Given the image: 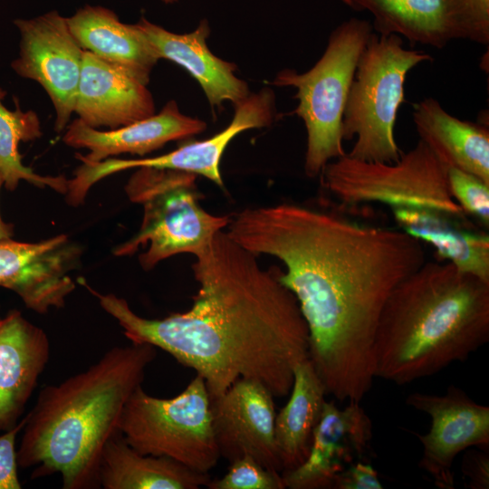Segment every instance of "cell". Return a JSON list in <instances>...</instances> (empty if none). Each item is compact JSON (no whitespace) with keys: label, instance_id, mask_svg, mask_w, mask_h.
<instances>
[{"label":"cell","instance_id":"obj_28","mask_svg":"<svg viewBox=\"0 0 489 489\" xmlns=\"http://www.w3.org/2000/svg\"><path fill=\"white\" fill-rule=\"evenodd\" d=\"M449 191L465 214L489 225V184L478 177L455 168H448Z\"/></svg>","mask_w":489,"mask_h":489},{"label":"cell","instance_id":"obj_21","mask_svg":"<svg viewBox=\"0 0 489 489\" xmlns=\"http://www.w3.org/2000/svg\"><path fill=\"white\" fill-rule=\"evenodd\" d=\"M66 21L83 51L149 83L158 59L136 24H124L112 10L90 5L78 9Z\"/></svg>","mask_w":489,"mask_h":489},{"label":"cell","instance_id":"obj_5","mask_svg":"<svg viewBox=\"0 0 489 489\" xmlns=\"http://www.w3.org/2000/svg\"><path fill=\"white\" fill-rule=\"evenodd\" d=\"M138 168L125 190L132 202L142 205V222L136 235L115 247V255H131L147 247L139 254V262L149 271L173 255H195L217 232L227 227L231 216L213 215L201 206L197 175Z\"/></svg>","mask_w":489,"mask_h":489},{"label":"cell","instance_id":"obj_23","mask_svg":"<svg viewBox=\"0 0 489 489\" xmlns=\"http://www.w3.org/2000/svg\"><path fill=\"white\" fill-rule=\"evenodd\" d=\"M210 480L208 474L171 458L140 454L120 431L107 441L100 461L99 484L104 489H197Z\"/></svg>","mask_w":489,"mask_h":489},{"label":"cell","instance_id":"obj_22","mask_svg":"<svg viewBox=\"0 0 489 489\" xmlns=\"http://www.w3.org/2000/svg\"><path fill=\"white\" fill-rule=\"evenodd\" d=\"M412 117L419 139L444 164L489 184L488 125L460 120L434 98L415 103Z\"/></svg>","mask_w":489,"mask_h":489},{"label":"cell","instance_id":"obj_3","mask_svg":"<svg viewBox=\"0 0 489 489\" xmlns=\"http://www.w3.org/2000/svg\"><path fill=\"white\" fill-rule=\"evenodd\" d=\"M156 356L150 344L116 346L86 369L43 387L25 416L18 466L34 467L32 478L59 474L63 489L100 488L103 447Z\"/></svg>","mask_w":489,"mask_h":489},{"label":"cell","instance_id":"obj_6","mask_svg":"<svg viewBox=\"0 0 489 489\" xmlns=\"http://www.w3.org/2000/svg\"><path fill=\"white\" fill-rule=\"evenodd\" d=\"M373 32L369 21L352 17L332 31L322 56L309 71L285 69L273 81V85L297 90L299 104L293 113L307 131L304 171L309 177L321 175L330 161L346 154L343 113L359 59Z\"/></svg>","mask_w":489,"mask_h":489},{"label":"cell","instance_id":"obj_2","mask_svg":"<svg viewBox=\"0 0 489 489\" xmlns=\"http://www.w3.org/2000/svg\"><path fill=\"white\" fill-rule=\"evenodd\" d=\"M195 256L191 307L162 319L141 317L125 299L84 285L132 343L163 350L201 376L210 402L239 379L288 396L295 366L309 357V331L279 268H263L224 230Z\"/></svg>","mask_w":489,"mask_h":489},{"label":"cell","instance_id":"obj_14","mask_svg":"<svg viewBox=\"0 0 489 489\" xmlns=\"http://www.w3.org/2000/svg\"><path fill=\"white\" fill-rule=\"evenodd\" d=\"M273 398L261 383L239 379L211 401L220 457L230 463L249 455L269 469L283 472L275 440Z\"/></svg>","mask_w":489,"mask_h":489},{"label":"cell","instance_id":"obj_12","mask_svg":"<svg viewBox=\"0 0 489 489\" xmlns=\"http://www.w3.org/2000/svg\"><path fill=\"white\" fill-rule=\"evenodd\" d=\"M406 403L431 418L427 433L416 434L423 446L419 467L440 489H454V460L470 447L489 448V407L451 385L444 395L415 392Z\"/></svg>","mask_w":489,"mask_h":489},{"label":"cell","instance_id":"obj_32","mask_svg":"<svg viewBox=\"0 0 489 489\" xmlns=\"http://www.w3.org/2000/svg\"><path fill=\"white\" fill-rule=\"evenodd\" d=\"M4 184L3 178L0 173V188ZM14 235V228L11 224L5 223L0 215V240L11 238Z\"/></svg>","mask_w":489,"mask_h":489},{"label":"cell","instance_id":"obj_11","mask_svg":"<svg viewBox=\"0 0 489 489\" xmlns=\"http://www.w3.org/2000/svg\"><path fill=\"white\" fill-rule=\"evenodd\" d=\"M19 53L11 62L20 77L33 80L48 94L55 110L54 129L62 131L74 110L83 50L56 10L34 18H16Z\"/></svg>","mask_w":489,"mask_h":489},{"label":"cell","instance_id":"obj_30","mask_svg":"<svg viewBox=\"0 0 489 489\" xmlns=\"http://www.w3.org/2000/svg\"><path fill=\"white\" fill-rule=\"evenodd\" d=\"M461 472L465 484L471 489L489 488V454L488 450L470 447L465 450Z\"/></svg>","mask_w":489,"mask_h":489},{"label":"cell","instance_id":"obj_27","mask_svg":"<svg viewBox=\"0 0 489 489\" xmlns=\"http://www.w3.org/2000/svg\"><path fill=\"white\" fill-rule=\"evenodd\" d=\"M210 489H284L282 473L269 469L249 455L230 462L227 472L210 480Z\"/></svg>","mask_w":489,"mask_h":489},{"label":"cell","instance_id":"obj_10","mask_svg":"<svg viewBox=\"0 0 489 489\" xmlns=\"http://www.w3.org/2000/svg\"><path fill=\"white\" fill-rule=\"evenodd\" d=\"M369 12L378 34L442 49L455 40L489 43V0H342Z\"/></svg>","mask_w":489,"mask_h":489},{"label":"cell","instance_id":"obj_33","mask_svg":"<svg viewBox=\"0 0 489 489\" xmlns=\"http://www.w3.org/2000/svg\"><path fill=\"white\" fill-rule=\"evenodd\" d=\"M166 5H171L177 3L178 0H161Z\"/></svg>","mask_w":489,"mask_h":489},{"label":"cell","instance_id":"obj_15","mask_svg":"<svg viewBox=\"0 0 489 489\" xmlns=\"http://www.w3.org/2000/svg\"><path fill=\"white\" fill-rule=\"evenodd\" d=\"M339 408L326 401L304 462L282 473L285 488L329 489L350 465L363 461L372 439V422L360 405L348 401Z\"/></svg>","mask_w":489,"mask_h":489},{"label":"cell","instance_id":"obj_13","mask_svg":"<svg viewBox=\"0 0 489 489\" xmlns=\"http://www.w3.org/2000/svg\"><path fill=\"white\" fill-rule=\"evenodd\" d=\"M82 253L66 235L38 243L0 240V286L14 292L37 313L62 308L75 290L70 273L79 265Z\"/></svg>","mask_w":489,"mask_h":489},{"label":"cell","instance_id":"obj_19","mask_svg":"<svg viewBox=\"0 0 489 489\" xmlns=\"http://www.w3.org/2000/svg\"><path fill=\"white\" fill-rule=\"evenodd\" d=\"M136 25L158 60L182 66L197 81L212 107H220L225 101L236 105L249 96L247 83L234 73L235 64L216 57L207 47L210 28L206 19L188 34L169 32L145 17Z\"/></svg>","mask_w":489,"mask_h":489},{"label":"cell","instance_id":"obj_1","mask_svg":"<svg viewBox=\"0 0 489 489\" xmlns=\"http://www.w3.org/2000/svg\"><path fill=\"white\" fill-rule=\"evenodd\" d=\"M226 228L242 247L283 263L278 279L298 302L308 359L327 395L360 402L375 378L380 313L394 288L426 262L422 243L401 229L295 204L245 208Z\"/></svg>","mask_w":489,"mask_h":489},{"label":"cell","instance_id":"obj_24","mask_svg":"<svg viewBox=\"0 0 489 489\" xmlns=\"http://www.w3.org/2000/svg\"><path fill=\"white\" fill-rule=\"evenodd\" d=\"M399 229L432 245L459 271L489 283V236L466 229L452 215L427 208H392Z\"/></svg>","mask_w":489,"mask_h":489},{"label":"cell","instance_id":"obj_31","mask_svg":"<svg viewBox=\"0 0 489 489\" xmlns=\"http://www.w3.org/2000/svg\"><path fill=\"white\" fill-rule=\"evenodd\" d=\"M333 489H381L383 485L371 465L358 461L335 479Z\"/></svg>","mask_w":489,"mask_h":489},{"label":"cell","instance_id":"obj_7","mask_svg":"<svg viewBox=\"0 0 489 489\" xmlns=\"http://www.w3.org/2000/svg\"><path fill=\"white\" fill-rule=\"evenodd\" d=\"M398 34L372 33L357 64L342 120L343 140L356 138L349 157L391 163L401 155L395 122L405 101L404 84L410 70L433 58L406 49Z\"/></svg>","mask_w":489,"mask_h":489},{"label":"cell","instance_id":"obj_25","mask_svg":"<svg viewBox=\"0 0 489 489\" xmlns=\"http://www.w3.org/2000/svg\"><path fill=\"white\" fill-rule=\"evenodd\" d=\"M289 394L288 402L275 417L282 473L296 468L308 456L313 431L326 402V389L309 359L295 366Z\"/></svg>","mask_w":489,"mask_h":489},{"label":"cell","instance_id":"obj_17","mask_svg":"<svg viewBox=\"0 0 489 489\" xmlns=\"http://www.w3.org/2000/svg\"><path fill=\"white\" fill-rule=\"evenodd\" d=\"M73 112L91 128L114 129L153 115L155 104L146 84L84 51Z\"/></svg>","mask_w":489,"mask_h":489},{"label":"cell","instance_id":"obj_16","mask_svg":"<svg viewBox=\"0 0 489 489\" xmlns=\"http://www.w3.org/2000/svg\"><path fill=\"white\" fill-rule=\"evenodd\" d=\"M206 128L205 121L184 115L176 101H169L158 113L114 129L100 130L76 119L68 126L62 140L72 148L89 150L84 156H75L82 164H92L124 153L143 156Z\"/></svg>","mask_w":489,"mask_h":489},{"label":"cell","instance_id":"obj_20","mask_svg":"<svg viewBox=\"0 0 489 489\" xmlns=\"http://www.w3.org/2000/svg\"><path fill=\"white\" fill-rule=\"evenodd\" d=\"M274 101V93L271 89L250 93L246 99L235 105V115L231 123L219 133L206 139L184 143L161 156L120 159L119 168L126 170L145 167L188 172L203 176L223 187L219 167L225 149L242 131L270 126L275 115Z\"/></svg>","mask_w":489,"mask_h":489},{"label":"cell","instance_id":"obj_29","mask_svg":"<svg viewBox=\"0 0 489 489\" xmlns=\"http://www.w3.org/2000/svg\"><path fill=\"white\" fill-rule=\"evenodd\" d=\"M24 423L25 417L0 436V489L21 488L17 474L15 440L17 435L23 430Z\"/></svg>","mask_w":489,"mask_h":489},{"label":"cell","instance_id":"obj_4","mask_svg":"<svg viewBox=\"0 0 489 489\" xmlns=\"http://www.w3.org/2000/svg\"><path fill=\"white\" fill-rule=\"evenodd\" d=\"M489 340V283L425 262L389 294L373 343L374 376L397 385L465 361Z\"/></svg>","mask_w":489,"mask_h":489},{"label":"cell","instance_id":"obj_8","mask_svg":"<svg viewBox=\"0 0 489 489\" xmlns=\"http://www.w3.org/2000/svg\"><path fill=\"white\" fill-rule=\"evenodd\" d=\"M119 431L140 454L168 457L198 473L208 474L221 458L209 393L197 374L169 398L153 397L138 387L125 404Z\"/></svg>","mask_w":489,"mask_h":489},{"label":"cell","instance_id":"obj_9","mask_svg":"<svg viewBox=\"0 0 489 489\" xmlns=\"http://www.w3.org/2000/svg\"><path fill=\"white\" fill-rule=\"evenodd\" d=\"M448 167L422 140L396 162L366 161L347 154L322 169V184L341 204L381 203L391 208H427L465 219L452 197Z\"/></svg>","mask_w":489,"mask_h":489},{"label":"cell","instance_id":"obj_18","mask_svg":"<svg viewBox=\"0 0 489 489\" xmlns=\"http://www.w3.org/2000/svg\"><path fill=\"white\" fill-rule=\"evenodd\" d=\"M49 357L43 329L18 311L0 318V431L18 424Z\"/></svg>","mask_w":489,"mask_h":489},{"label":"cell","instance_id":"obj_26","mask_svg":"<svg viewBox=\"0 0 489 489\" xmlns=\"http://www.w3.org/2000/svg\"><path fill=\"white\" fill-rule=\"evenodd\" d=\"M5 96L6 91L0 87V173L5 188L13 191L24 180L65 195L68 179L64 176H42L23 164L19 144L42 136L40 119L34 110H22L16 98L15 109L8 110L3 103Z\"/></svg>","mask_w":489,"mask_h":489}]
</instances>
